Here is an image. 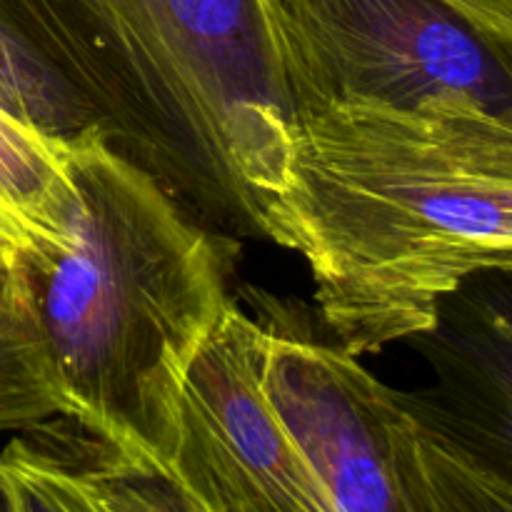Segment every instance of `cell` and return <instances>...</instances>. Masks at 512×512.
Returning <instances> with one entry per match:
<instances>
[{
  "label": "cell",
  "mask_w": 512,
  "mask_h": 512,
  "mask_svg": "<svg viewBox=\"0 0 512 512\" xmlns=\"http://www.w3.org/2000/svg\"><path fill=\"white\" fill-rule=\"evenodd\" d=\"M433 373L400 390L405 408L512 483V273L483 270L438 303L435 323L408 340Z\"/></svg>",
  "instance_id": "cell-6"
},
{
  "label": "cell",
  "mask_w": 512,
  "mask_h": 512,
  "mask_svg": "<svg viewBox=\"0 0 512 512\" xmlns=\"http://www.w3.org/2000/svg\"><path fill=\"white\" fill-rule=\"evenodd\" d=\"M65 245L20 253L70 420L165 463L180 383L228 305L238 240L188 213L98 130L68 145Z\"/></svg>",
  "instance_id": "cell-3"
},
{
  "label": "cell",
  "mask_w": 512,
  "mask_h": 512,
  "mask_svg": "<svg viewBox=\"0 0 512 512\" xmlns=\"http://www.w3.org/2000/svg\"><path fill=\"white\" fill-rule=\"evenodd\" d=\"M68 415L20 260L18 273L0 285V433H23Z\"/></svg>",
  "instance_id": "cell-10"
},
{
  "label": "cell",
  "mask_w": 512,
  "mask_h": 512,
  "mask_svg": "<svg viewBox=\"0 0 512 512\" xmlns=\"http://www.w3.org/2000/svg\"><path fill=\"white\" fill-rule=\"evenodd\" d=\"M105 143L225 238L268 240L298 123L273 0H0Z\"/></svg>",
  "instance_id": "cell-2"
},
{
  "label": "cell",
  "mask_w": 512,
  "mask_h": 512,
  "mask_svg": "<svg viewBox=\"0 0 512 512\" xmlns=\"http://www.w3.org/2000/svg\"><path fill=\"white\" fill-rule=\"evenodd\" d=\"M20 268V253L10 240L0 235V285L13 278Z\"/></svg>",
  "instance_id": "cell-13"
},
{
  "label": "cell",
  "mask_w": 512,
  "mask_h": 512,
  "mask_svg": "<svg viewBox=\"0 0 512 512\" xmlns=\"http://www.w3.org/2000/svg\"><path fill=\"white\" fill-rule=\"evenodd\" d=\"M490 38L512 43V0H445Z\"/></svg>",
  "instance_id": "cell-12"
},
{
  "label": "cell",
  "mask_w": 512,
  "mask_h": 512,
  "mask_svg": "<svg viewBox=\"0 0 512 512\" xmlns=\"http://www.w3.org/2000/svg\"><path fill=\"white\" fill-rule=\"evenodd\" d=\"M0 470L18 512H210L158 460L70 418L10 438Z\"/></svg>",
  "instance_id": "cell-7"
},
{
  "label": "cell",
  "mask_w": 512,
  "mask_h": 512,
  "mask_svg": "<svg viewBox=\"0 0 512 512\" xmlns=\"http://www.w3.org/2000/svg\"><path fill=\"white\" fill-rule=\"evenodd\" d=\"M265 333L230 303L180 383L163 468L210 512H340L263 388Z\"/></svg>",
  "instance_id": "cell-5"
},
{
  "label": "cell",
  "mask_w": 512,
  "mask_h": 512,
  "mask_svg": "<svg viewBox=\"0 0 512 512\" xmlns=\"http://www.w3.org/2000/svg\"><path fill=\"white\" fill-rule=\"evenodd\" d=\"M395 512H512V483L420 423L395 390L390 423Z\"/></svg>",
  "instance_id": "cell-9"
},
{
  "label": "cell",
  "mask_w": 512,
  "mask_h": 512,
  "mask_svg": "<svg viewBox=\"0 0 512 512\" xmlns=\"http://www.w3.org/2000/svg\"><path fill=\"white\" fill-rule=\"evenodd\" d=\"M0 512H18V510H15L13 495H10L8 483H5L3 470H0Z\"/></svg>",
  "instance_id": "cell-14"
},
{
  "label": "cell",
  "mask_w": 512,
  "mask_h": 512,
  "mask_svg": "<svg viewBox=\"0 0 512 512\" xmlns=\"http://www.w3.org/2000/svg\"><path fill=\"white\" fill-rule=\"evenodd\" d=\"M68 145L0 105V235L20 253L68 243L78 210Z\"/></svg>",
  "instance_id": "cell-8"
},
{
  "label": "cell",
  "mask_w": 512,
  "mask_h": 512,
  "mask_svg": "<svg viewBox=\"0 0 512 512\" xmlns=\"http://www.w3.org/2000/svg\"><path fill=\"white\" fill-rule=\"evenodd\" d=\"M0 105L30 128L73 143L95 130L83 105L0 13Z\"/></svg>",
  "instance_id": "cell-11"
},
{
  "label": "cell",
  "mask_w": 512,
  "mask_h": 512,
  "mask_svg": "<svg viewBox=\"0 0 512 512\" xmlns=\"http://www.w3.org/2000/svg\"><path fill=\"white\" fill-rule=\"evenodd\" d=\"M298 113L340 100L468 98L512 120V43L445 0H273Z\"/></svg>",
  "instance_id": "cell-4"
},
{
  "label": "cell",
  "mask_w": 512,
  "mask_h": 512,
  "mask_svg": "<svg viewBox=\"0 0 512 512\" xmlns=\"http://www.w3.org/2000/svg\"><path fill=\"white\" fill-rule=\"evenodd\" d=\"M268 240L308 263L345 353L408 343L465 278L512 273V120L468 98L303 110Z\"/></svg>",
  "instance_id": "cell-1"
}]
</instances>
